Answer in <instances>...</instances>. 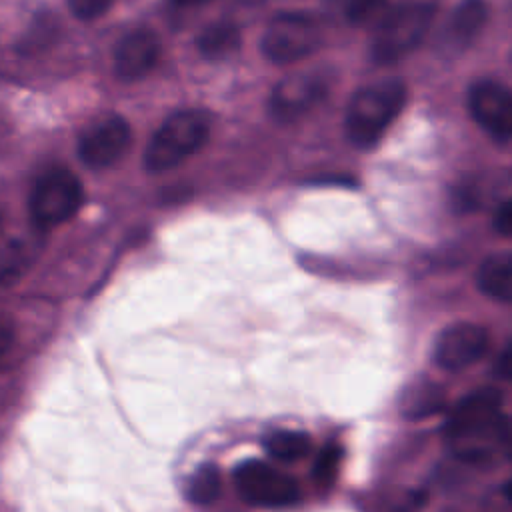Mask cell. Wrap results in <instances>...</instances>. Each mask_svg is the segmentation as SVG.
Segmentation results:
<instances>
[{
    "instance_id": "1",
    "label": "cell",
    "mask_w": 512,
    "mask_h": 512,
    "mask_svg": "<svg viewBox=\"0 0 512 512\" xmlns=\"http://www.w3.org/2000/svg\"><path fill=\"white\" fill-rule=\"evenodd\" d=\"M500 392L494 388L466 396L446 424L454 452L466 462H488L496 448L508 446V422L502 414Z\"/></svg>"
},
{
    "instance_id": "2",
    "label": "cell",
    "mask_w": 512,
    "mask_h": 512,
    "mask_svg": "<svg viewBox=\"0 0 512 512\" xmlns=\"http://www.w3.org/2000/svg\"><path fill=\"white\" fill-rule=\"evenodd\" d=\"M406 104V86L400 78L376 80L362 86L348 104L344 130L352 146L368 150L380 142L388 126Z\"/></svg>"
},
{
    "instance_id": "3",
    "label": "cell",
    "mask_w": 512,
    "mask_h": 512,
    "mask_svg": "<svg viewBox=\"0 0 512 512\" xmlns=\"http://www.w3.org/2000/svg\"><path fill=\"white\" fill-rule=\"evenodd\" d=\"M436 16L430 2H410L384 10L376 20L370 42V58L376 64H394L408 56L426 38Z\"/></svg>"
},
{
    "instance_id": "4",
    "label": "cell",
    "mask_w": 512,
    "mask_h": 512,
    "mask_svg": "<svg viewBox=\"0 0 512 512\" xmlns=\"http://www.w3.org/2000/svg\"><path fill=\"white\" fill-rule=\"evenodd\" d=\"M210 134V120L200 110H180L168 116L144 150L148 172H166L196 154Z\"/></svg>"
},
{
    "instance_id": "5",
    "label": "cell",
    "mask_w": 512,
    "mask_h": 512,
    "mask_svg": "<svg viewBox=\"0 0 512 512\" xmlns=\"http://www.w3.org/2000/svg\"><path fill=\"white\" fill-rule=\"evenodd\" d=\"M322 44L320 22L306 12H280L276 14L260 42L266 60L274 64H290L316 52Z\"/></svg>"
},
{
    "instance_id": "6",
    "label": "cell",
    "mask_w": 512,
    "mask_h": 512,
    "mask_svg": "<svg viewBox=\"0 0 512 512\" xmlns=\"http://www.w3.org/2000/svg\"><path fill=\"white\" fill-rule=\"evenodd\" d=\"M82 184L66 168L44 172L34 184L30 212L38 226L50 228L72 218L82 204Z\"/></svg>"
},
{
    "instance_id": "7",
    "label": "cell",
    "mask_w": 512,
    "mask_h": 512,
    "mask_svg": "<svg viewBox=\"0 0 512 512\" xmlns=\"http://www.w3.org/2000/svg\"><path fill=\"white\" fill-rule=\"evenodd\" d=\"M234 484L242 500L264 508L290 506L300 496V488L292 476L256 460L244 462L234 470Z\"/></svg>"
},
{
    "instance_id": "8",
    "label": "cell",
    "mask_w": 512,
    "mask_h": 512,
    "mask_svg": "<svg viewBox=\"0 0 512 512\" xmlns=\"http://www.w3.org/2000/svg\"><path fill=\"white\" fill-rule=\"evenodd\" d=\"M330 88V80L320 70L296 72L282 78L270 92L268 112L278 122H292L318 106Z\"/></svg>"
},
{
    "instance_id": "9",
    "label": "cell",
    "mask_w": 512,
    "mask_h": 512,
    "mask_svg": "<svg viewBox=\"0 0 512 512\" xmlns=\"http://www.w3.org/2000/svg\"><path fill=\"white\" fill-rule=\"evenodd\" d=\"M132 132L122 116L110 114L88 126L78 138L80 160L94 170L116 164L128 150Z\"/></svg>"
},
{
    "instance_id": "10",
    "label": "cell",
    "mask_w": 512,
    "mask_h": 512,
    "mask_svg": "<svg viewBox=\"0 0 512 512\" xmlns=\"http://www.w3.org/2000/svg\"><path fill=\"white\" fill-rule=\"evenodd\" d=\"M468 108L472 118L496 142L506 144L512 136V96L508 88L496 80H480L468 92Z\"/></svg>"
},
{
    "instance_id": "11",
    "label": "cell",
    "mask_w": 512,
    "mask_h": 512,
    "mask_svg": "<svg viewBox=\"0 0 512 512\" xmlns=\"http://www.w3.org/2000/svg\"><path fill=\"white\" fill-rule=\"evenodd\" d=\"M488 350V332L472 322H456L444 328L434 342V362L450 372L466 370Z\"/></svg>"
},
{
    "instance_id": "12",
    "label": "cell",
    "mask_w": 512,
    "mask_h": 512,
    "mask_svg": "<svg viewBox=\"0 0 512 512\" xmlns=\"http://www.w3.org/2000/svg\"><path fill=\"white\" fill-rule=\"evenodd\" d=\"M160 56V38L148 28L140 26L126 32L112 54L114 74L122 82H136L144 78L158 62Z\"/></svg>"
},
{
    "instance_id": "13",
    "label": "cell",
    "mask_w": 512,
    "mask_h": 512,
    "mask_svg": "<svg viewBox=\"0 0 512 512\" xmlns=\"http://www.w3.org/2000/svg\"><path fill=\"white\" fill-rule=\"evenodd\" d=\"M488 22L486 0H460L446 20L442 42L448 50H464Z\"/></svg>"
},
{
    "instance_id": "14",
    "label": "cell",
    "mask_w": 512,
    "mask_h": 512,
    "mask_svg": "<svg viewBox=\"0 0 512 512\" xmlns=\"http://www.w3.org/2000/svg\"><path fill=\"white\" fill-rule=\"evenodd\" d=\"M242 32L232 20H216L200 30L196 36L198 52L208 60H224L238 52Z\"/></svg>"
},
{
    "instance_id": "15",
    "label": "cell",
    "mask_w": 512,
    "mask_h": 512,
    "mask_svg": "<svg viewBox=\"0 0 512 512\" xmlns=\"http://www.w3.org/2000/svg\"><path fill=\"white\" fill-rule=\"evenodd\" d=\"M478 288L504 304L512 300V258L510 254H492L488 256L476 274Z\"/></svg>"
},
{
    "instance_id": "16",
    "label": "cell",
    "mask_w": 512,
    "mask_h": 512,
    "mask_svg": "<svg viewBox=\"0 0 512 512\" xmlns=\"http://www.w3.org/2000/svg\"><path fill=\"white\" fill-rule=\"evenodd\" d=\"M310 436L298 430H276L264 438V450L278 462H298L310 454Z\"/></svg>"
},
{
    "instance_id": "17",
    "label": "cell",
    "mask_w": 512,
    "mask_h": 512,
    "mask_svg": "<svg viewBox=\"0 0 512 512\" xmlns=\"http://www.w3.org/2000/svg\"><path fill=\"white\" fill-rule=\"evenodd\" d=\"M220 488H222V482H220V472L214 468V466H202L198 468L190 480H188V490H186V496L190 502L194 504H212L218 494H220Z\"/></svg>"
},
{
    "instance_id": "18",
    "label": "cell",
    "mask_w": 512,
    "mask_h": 512,
    "mask_svg": "<svg viewBox=\"0 0 512 512\" xmlns=\"http://www.w3.org/2000/svg\"><path fill=\"white\" fill-rule=\"evenodd\" d=\"M340 16L354 26L370 24L376 22L384 10H386V0H328Z\"/></svg>"
},
{
    "instance_id": "19",
    "label": "cell",
    "mask_w": 512,
    "mask_h": 512,
    "mask_svg": "<svg viewBox=\"0 0 512 512\" xmlns=\"http://www.w3.org/2000/svg\"><path fill=\"white\" fill-rule=\"evenodd\" d=\"M442 404V394L436 386H414L412 396L404 398V412L410 418H422L424 414L436 412Z\"/></svg>"
},
{
    "instance_id": "20",
    "label": "cell",
    "mask_w": 512,
    "mask_h": 512,
    "mask_svg": "<svg viewBox=\"0 0 512 512\" xmlns=\"http://www.w3.org/2000/svg\"><path fill=\"white\" fill-rule=\"evenodd\" d=\"M340 456L342 450L338 446H326L314 464V480L318 484H330L336 474H338V466H340Z\"/></svg>"
},
{
    "instance_id": "21",
    "label": "cell",
    "mask_w": 512,
    "mask_h": 512,
    "mask_svg": "<svg viewBox=\"0 0 512 512\" xmlns=\"http://www.w3.org/2000/svg\"><path fill=\"white\" fill-rule=\"evenodd\" d=\"M112 0H68L70 12L78 20H94L110 8Z\"/></svg>"
},
{
    "instance_id": "22",
    "label": "cell",
    "mask_w": 512,
    "mask_h": 512,
    "mask_svg": "<svg viewBox=\"0 0 512 512\" xmlns=\"http://www.w3.org/2000/svg\"><path fill=\"white\" fill-rule=\"evenodd\" d=\"M510 224H512V208H510V202L504 200V202L496 208V214H494V228H496L498 234L508 236V234H510Z\"/></svg>"
},
{
    "instance_id": "23",
    "label": "cell",
    "mask_w": 512,
    "mask_h": 512,
    "mask_svg": "<svg viewBox=\"0 0 512 512\" xmlns=\"http://www.w3.org/2000/svg\"><path fill=\"white\" fill-rule=\"evenodd\" d=\"M14 342V328L12 322L4 316H0V360L6 356V352L12 348Z\"/></svg>"
},
{
    "instance_id": "24",
    "label": "cell",
    "mask_w": 512,
    "mask_h": 512,
    "mask_svg": "<svg viewBox=\"0 0 512 512\" xmlns=\"http://www.w3.org/2000/svg\"><path fill=\"white\" fill-rule=\"evenodd\" d=\"M204 2H208V0H168V10L178 16V14H184V12H190L198 6H202Z\"/></svg>"
}]
</instances>
